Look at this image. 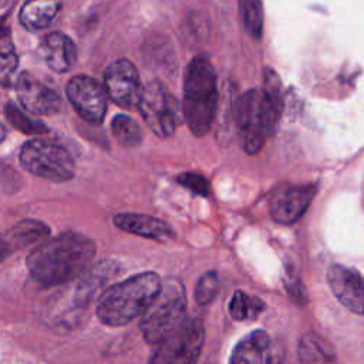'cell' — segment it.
Wrapping results in <instances>:
<instances>
[{"label":"cell","instance_id":"obj_1","mask_svg":"<svg viewBox=\"0 0 364 364\" xmlns=\"http://www.w3.org/2000/svg\"><path fill=\"white\" fill-rule=\"evenodd\" d=\"M283 87L279 75L263 70V87L246 91L235 104V121L240 132L243 149L257 154L266 139L277 129L283 112Z\"/></svg>","mask_w":364,"mask_h":364},{"label":"cell","instance_id":"obj_16","mask_svg":"<svg viewBox=\"0 0 364 364\" xmlns=\"http://www.w3.org/2000/svg\"><path fill=\"white\" fill-rule=\"evenodd\" d=\"M121 273V266L114 260H104L81 274L75 291L78 304L88 303L98 291H105V286Z\"/></svg>","mask_w":364,"mask_h":364},{"label":"cell","instance_id":"obj_5","mask_svg":"<svg viewBox=\"0 0 364 364\" xmlns=\"http://www.w3.org/2000/svg\"><path fill=\"white\" fill-rule=\"evenodd\" d=\"M186 293L181 280L166 279L156 299L142 314L139 330L149 344H159L186 320Z\"/></svg>","mask_w":364,"mask_h":364},{"label":"cell","instance_id":"obj_13","mask_svg":"<svg viewBox=\"0 0 364 364\" xmlns=\"http://www.w3.org/2000/svg\"><path fill=\"white\" fill-rule=\"evenodd\" d=\"M328 286L336 299L351 313L364 314V276L343 264H331L327 270Z\"/></svg>","mask_w":364,"mask_h":364},{"label":"cell","instance_id":"obj_18","mask_svg":"<svg viewBox=\"0 0 364 364\" xmlns=\"http://www.w3.org/2000/svg\"><path fill=\"white\" fill-rule=\"evenodd\" d=\"M269 343L266 331L255 330L249 333L232 350L229 364H264Z\"/></svg>","mask_w":364,"mask_h":364},{"label":"cell","instance_id":"obj_19","mask_svg":"<svg viewBox=\"0 0 364 364\" xmlns=\"http://www.w3.org/2000/svg\"><path fill=\"white\" fill-rule=\"evenodd\" d=\"M60 10V0H26L18 18L27 30L47 27Z\"/></svg>","mask_w":364,"mask_h":364},{"label":"cell","instance_id":"obj_26","mask_svg":"<svg viewBox=\"0 0 364 364\" xmlns=\"http://www.w3.org/2000/svg\"><path fill=\"white\" fill-rule=\"evenodd\" d=\"M219 293V277L218 273L209 270L203 273L195 286V300L199 306H206L213 301Z\"/></svg>","mask_w":364,"mask_h":364},{"label":"cell","instance_id":"obj_27","mask_svg":"<svg viewBox=\"0 0 364 364\" xmlns=\"http://www.w3.org/2000/svg\"><path fill=\"white\" fill-rule=\"evenodd\" d=\"M178 182L199 196H208L210 193V185L209 181L195 172H185L178 176Z\"/></svg>","mask_w":364,"mask_h":364},{"label":"cell","instance_id":"obj_20","mask_svg":"<svg viewBox=\"0 0 364 364\" xmlns=\"http://www.w3.org/2000/svg\"><path fill=\"white\" fill-rule=\"evenodd\" d=\"M299 355L301 364H328L336 358L331 346L314 333H306L300 338Z\"/></svg>","mask_w":364,"mask_h":364},{"label":"cell","instance_id":"obj_14","mask_svg":"<svg viewBox=\"0 0 364 364\" xmlns=\"http://www.w3.org/2000/svg\"><path fill=\"white\" fill-rule=\"evenodd\" d=\"M114 225L128 233L138 235L156 242H166L173 237V229L164 220L142 213H117Z\"/></svg>","mask_w":364,"mask_h":364},{"label":"cell","instance_id":"obj_9","mask_svg":"<svg viewBox=\"0 0 364 364\" xmlns=\"http://www.w3.org/2000/svg\"><path fill=\"white\" fill-rule=\"evenodd\" d=\"M65 92L73 108L82 119L91 124H100L104 119L108 92L105 85L100 84L95 78L75 75L68 81Z\"/></svg>","mask_w":364,"mask_h":364},{"label":"cell","instance_id":"obj_21","mask_svg":"<svg viewBox=\"0 0 364 364\" xmlns=\"http://www.w3.org/2000/svg\"><path fill=\"white\" fill-rule=\"evenodd\" d=\"M264 310V301L256 296H250L243 290H236L229 301V313L232 318L255 320Z\"/></svg>","mask_w":364,"mask_h":364},{"label":"cell","instance_id":"obj_12","mask_svg":"<svg viewBox=\"0 0 364 364\" xmlns=\"http://www.w3.org/2000/svg\"><path fill=\"white\" fill-rule=\"evenodd\" d=\"M16 95L21 107L34 115H53L61 111V97L48 85L28 73L18 75L14 84Z\"/></svg>","mask_w":364,"mask_h":364},{"label":"cell","instance_id":"obj_22","mask_svg":"<svg viewBox=\"0 0 364 364\" xmlns=\"http://www.w3.org/2000/svg\"><path fill=\"white\" fill-rule=\"evenodd\" d=\"M111 131L115 139L127 148H135L142 142V129L141 127L128 115L118 114L111 121Z\"/></svg>","mask_w":364,"mask_h":364},{"label":"cell","instance_id":"obj_4","mask_svg":"<svg viewBox=\"0 0 364 364\" xmlns=\"http://www.w3.org/2000/svg\"><path fill=\"white\" fill-rule=\"evenodd\" d=\"M218 107L216 73L205 55H196L185 71L183 118L191 132L205 135L213 122Z\"/></svg>","mask_w":364,"mask_h":364},{"label":"cell","instance_id":"obj_24","mask_svg":"<svg viewBox=\"0 0 364 364\" xmlns=\"http://www.w3.org/2000/svg\"><path fill=\"white\" fill-rule=\"evenodd\" d=\"M4 115L14 128H17L18 131H21L24 134L41 135V134L47 132V127L43 122L30 118L27 114H24L13 102H7L4 105Z\"/></svg>","mask_w":364,"mask_h":364},{"label":"cell","instance_id":"obj_2","mask_svg":"<svg viewBox=\"0 0 364 364\" xmlns=\"http://www.w3.org/2000/svg\"><path fill=\"white\" fill-rule=\"evenodd\" d=\"M95 255L94 242L75 232H64L40 242L27 256L31 277L43 286L63 284L81 276Z\"/></svg>","mask_w":364,"mask_h":364},{"label":"cell","instance_id":"obj_25","mask_svg":"<svg viewBox=\"0 0 364 364\" xmlns=\"http://www.w3.org/2000/svg\"><path fill=\"white\" fill-rule=\"evenodd\" d=\"M1 63H0V78L3 85H7V81L11 78V75L14 74L17 64H18V58L17 54L14 51L13 43H11V37L9 34V31L4 28L3 34H1Z\"/></svg>","mask_w":364,"mask_h":364},{"label":"cell","instance_id":"obj_8","mask_svg":"<svg viewBox=\"0 0 364 364\" xmlns=\"http://www.w3.org/2000/svg\"><path fill=\"white\" fill-rule=\"evenodd\" d=\"M205 341L199 318H186L181 327L158 344L149 364H195Z\"/></svg>","mask_w":364,"mask_h":364},{"label":"cell","instance_id":"obj_7","mask_svg":"<svg viewBox=\"0 0 364 364\" xmlns=\"http://www.w3.org/2000/svg\"><path fill=\"white\" fill-rule=\"evenodd\" d=\"M138 109L145 124L158 136L172 135L175 128L185 121L182 105L159 81L144 85Z\"/></svg>","mask_w":364,"mask_h":364},{"label":"cell","instance_id":"obj_23","mask_svg":"<svg viewBox=\"0 0 364 364\" xmlns=\"http://www.w3.org/2000/svg\"><path fill=\"white\" fill-rule=\"evenodd\" d=\"M240 18L246 33L256 38H262L263 33V6L262 0H237Z\"/></svg>","mask_w":364,"mask_h":364},{"label":"cell","instance_id":"obj_15","mask_svg":"<svg viewBox=\"0 0 364 364\" xmlns=\"http://www.w3.org/2000/svg\"><path fill=\"white\" fill-rule=\"evenodd\" d=\"M40 50L46 64L55 73L68 71L77 60V48L74 41L60 31L50 33L43 40Z\"/></svg>","mask_w":364,"mask_h":364},{"label":"cell","instance_id":"obj_10","mask_svg":"<svg viewBox=\"0 0 364 364\" xmlns=\"http://www.w3.org/2000/svg\"><path fill=\"white\" fill-rule=\"evenodd\" d=\"M104 85L108 97L122 108L138 107L144 87L135 65L125 58L111 63L104 73Z\"/></svg>","mask_w":364,"mask_h":364},{"label":"cell","instance_id":"obj_17","mask_svg":"<svg viewBox=\"0 0 364 364\" xmlns=\"http://www.w3.org/2000/svg\"><path fill=\"white\" fill-rule=\"evenodd\" d=\"M48 232L50 229L46 223L34 219H24L4 232L1 242V255L7 256L9 253L18 249L40 243L46 239Z\"/></svg>","mask_w":364,"mask_h":364},{"label":"cell","instance_id":"obj_6","mask_svg":"<svg viewBox=\"0 0 364 364\" xmlns=\"http://www.w3.org/2000/svg\"><path fill=\"white\" fill-rule=\"evenodd\" d=\"M20 164L33 175L53 182H65L74 176L75 164L71 154L60 144L34 138L20 149Z\"/></svg>","mask_w":364,"mask_h":364},{"label":"cell","instance_id":"obj_3","mask_svg":"<svg viewBox=\"0 0 364 364\" xmlns=\"http://www.w3.org/2000/svg\"><path fill=\"white\" fill-rule=\"evenodd\" d=\"M162 280L156 273L144 272L107 287L97 303V316L107 326H124L142 316L156 299Z\"/></svg>","mask_w":364,"mask_h":364},{"label":"cell","instance_id":"obj_11","mask_svg":"<svg viewBox=\"0 0 364 364\" xmlns=\"http://www.w3.org/2000/svg\"><path fill=\"white\" fill-rule=\"evenodd\" d=\"M317 186L314 183L284 185L272 195L269 200V212L274 222L291 225L297 222L309 209Z\"/></svg>","mask_w":364,"mask_h":364}]
</instances>
